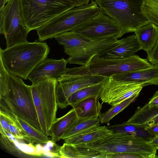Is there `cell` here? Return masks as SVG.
Listing matches in <instances>:
<instances>
[{
	"mask_svg": "<svg viewBox=\"0 0 158 158\" xmlns=\"http://www.w3.org/2000/svg\"><path fill=\"white\" fill-rule=\"evenodd\" d=\"M0 102L13 114L41 131L31 85L8 72L0 60Z\"/></svg>",
	"mask_w": 158,
	"mask_h": 158,
	"instance_id": "cell-1",
	"label": "cell"
},
{
	"mask_svg": "<svg viewBox=\"0 0 158 158\" xmlns=\"http://www.w3.org/2000/svg\"><path fill=\"white\" fill-rule=\"evenodd\" d=\"M46 42L20 43L5 49L0 48V60L6 71L26 80L34 69L49 53Z\"/></svg>",
	"mask_w": 158,
	"mask_h": 158,
	"instance_id": "cell-2",
	"label": "cell"
},
{
	"mask_svg": "<svg viewBox=\"0 0 158 158\" xmlns=\"http://www.w3.org/2000/svg\"><path fill=\"white\" fill-rule=\"evenodd\" d=\"M54 38L63 46L65 53L69 55L66 59L68 63L81 66L87 65L93 57L100 56L119 40L114 36L97 40H89L73 31L60 34Z\"/></svg>",
	"mask_w": 158,
	"mask_h": 158,
	"instance_id": "cell-3",
	"label": "cell"
},
{
	"mask_svg": "<svg viewBox=\"0 0 158 158\" xmlns=\"http://www.w3.org/2000/svg\"><path fill=\"white\" fill-rule=\"evenodd\" d=\"M100 9L116 21L123 34L135 32L139 27L152 23L143 13L144 0H95Z\"/></svg>",
	"mask_w": 158,
	"mask_h": 158,
	"instance_id": "cell-4",
	"label": "cell"
},
{
	"mask_svg": "<svg viewBox=\"0 0 158 158\" xmlns=\"http://www.w3.org/2000/svg\"><path fill=\"white\" fill-rule=\"evenodd\" d=\"M107 154L128 153L142 158H155L157 150L143 137L135 135L113 132L93 143L82 144Z\"/></svg>",
	"mask_w": 158,
	"mask_h": 158,
	"instance_id": "cell-5",
	"label": "cell"
},
{
	"mask_svg": "<svg viewBox=\"0 0 158 158\" xmlns=\"http://www.w3.org/2000/svg\"><path fill=\"white\" fill-rule=\"evenodd\" d=\"M100 10L95 1L69 9L37 30L38 40L52 39L62 33L72 31L96 15Z\"/></svg>",
	"mask_w": 158,
	"mask_h": 158,
	"instance_id": "cell-6",
	"label": "cell"
},
{
	"mask_svg": "<svg viewBox=\"0 0 158 158\" xmlns=\"http://www.w3.org/2000/svg\"><path fill=\"white\" fill-rule=\"evenodd\" d=\"M24 23L29 31L37 30L75 7L68 0H20Z\"/></svg>",
	"mask_w": 158,
	"mask_h": 158,
	"instance_id": "cell-7",
	"label": "cell"
},
{
	"mask_svg": "<svg viewBox=\"0 0 158 158\" xmlns=\"http://www.w3.org/2000/svg\"><path fill=\"white\" fill-rule=\"evenodd\" d=\"M56 80L44 79L31 85L33 99L41 130L49 136L52 125L56 119L58 106L56 94Z\"/></svg>",
	"mask_w": 158,
	"mask_h": 158,
	"instance_id": "cell-8",
	"label": "cell"
},
{
	"mask_svg": "<svg viewBox=\"0 0 158 158\" xmlns=\"http://www.w3.org/2000/svg\"><path fill=\"white\" fill-rule=\"evenodd\" d=\"M153 64L147 59L135 54L118 59H106L94 56L87 65L81 66L83 71L89 74L110 78L146 69Z\"/></svg>",
	"mask_w": 158,
	"mask_h": 158,
	"instance_id": "cell-9",
	"label": "cell"
},
{
	"mask_svg": "<svg viewBox=\"0 0 158 158\" xmlns=\"http://www.w3.org/2000/svg\"><path fill=\"white\" fill-rule=\"evenodd\" d=\"M109 78L85 72L81 66L67 68L56 80V94L58 106L61 109L66 108L69 106V98L74 93L85 87L104 82Z\"/></svg>",
	"mask_w": 158,
	"mask_h": 158,
	"instance_id": "cell-10",
	"label": "cell"
},
{
	"mask_svg": "<svg viewBox=\"0 0 158 158\" xmlns=\"http://www.w3.org/2000/svg\"><path fill=\"white\" fill-rule=\"evenodd\" d=\"M30 32L22 17L20 0H10L0 10V33L4 35L7 48L27 41Z\"/></svg>",
	"mask_w": 158,
	"mask_h": 158,
	"instance_id": "cell-11",
	"label": "cell"
},
{
	"mask_svg": "<svg viewBox=\"0 0 158 158\" xmlns=\"http://www.w3.org/2000/svg\"><path fill=\"white\" fill-rule=\"evenodd\" d=\"M72 31L91 40H99L111 36L118 39L123 35L117 22L100 9L96 15Z\"/></svg>",
	"mask_w": 158,
	"mask_h": 158,
	"instance_id": "cell-12",
	"label": "cell"
},
{
	"mask_svg": "<svg viewBox=\"0 0 158 158\" xmlns=\"http://www.w3.org/2000/svg\"><path fill=\"white\" fill-rule=\"evenodd\" d=\"M143 87L139 84L116 80L110 77L103 84L100 98L103 102L114 106L139 94Z\"/></svg>",
	"mask_w": 158,
	"mask_h": 158,
	"instance_id": "cell-13",
	"label": "cell"
},
{
	"mask_svg": "<svg viewBox=\"0 0 158 158\" xmlns=\"http://www.w3.org/2000/svg\"><path fill=\"white\" fill-rule=\"evenodd\" d=\"M0 145L10 154L19 158L40 156L42 152L34 144L16 138L0 127Z\"/></svg>",
	"mask_w": 158,
	"mask_h": 158,
	"instance_id": "cell-14",
	"label": "cell"
},
{
	"mask_svg": "<svg viewBox=\"0 0 158 158\" xmlns=\"http://www.w3.org/2000/svg\"><path fill=\"white\" fill-rule=\"evenodd\" d=\"M68 63L63 58L57 60L47 57L34 68L28 79L32 84L46 78L57 80L65 72Z\"/></svg>",
	"mask_w": 158,
	"mask_h": 158,
	"instance_id": "cell-15",
	"label": "cell"
},
{
	"mask_svg": "<svg viewBox=\"0 0 158 158\" xmlns=\"http://www.w3.org/2000/svg\"><path fill=\"white\" fill-rule=\"evenodd\" d=\"M141 49L135 35L119 40L114 46L103 52L99 57L106 59H118L134 55Z\"/></svg>",
	"mask_w": 158,
	"mask_h": 158,
	"instance_id": "cell-16",
	"label": "cell"
},
{
	"mask_svg": "<svg viewBox=\"0 0 158 158\" xmlns=\"http://www.w3.org/2000/svg\"><path fill=\"white\" fill-rule=\"evenodd\" d=\"M114 79L142 85H158V64L138 71L117 75L111 77Z\"/></svg>",
	"mask_w": 158,
	"mask_h": 158,
	"instance_id": "cell-17",
	"label": "cell"
},
{
	"mask_svg": "<svg viewBox=\"0 0 158 158\" xmlns=\"http://www.w3.org/2000/svg\"><path fill=\"white\" fill-rule=\"evenodd\" d=\"M58 152L60 158H107L106 154L82 144H73L64 142L60 146Z\"/></svg>",
	"mask_w": 158,
	"mask_h": 158,
	"instance_id": "cell-18",
	"label": "cell"
},
{
	"mask_svg": "<svg viewBox=\"0 0 158 158\" xmlns=\"http://www.w3.org/2000/svg\"><path fill=\"white\" fill-rule=\"evenodd\" d=\"M126 124L143 129L158 124V106L149 108L147 104L139 107Z\"/></svg>",
	"mask_w": 158,
	"mask_h": 158,
	"instance_id": "cell-19",
	"label": "cell"
},
{
	"mask_svg": "<svg viewBox=\"0 0 158 158\" xmlns=\"http://www.w3.org/2000/svg\"><path fill=\"white\" fill-rule=\"evenodd\" d=\"M112 132L107 127L100 126L99 124L63 140L65 143L70 144L89 143L100 139Z\"/></svg>",
	"mask_w": 158,
	"mask_h": 158,
	"instance_id": "cell-20",
	"label": "cell"
},
{
	"mask_svg": "<svg viewBox=\"0 0 158 158\" xmlns=\"http://www.w3.org/2000/svg\"><path fill=\"white\" fill-rule=\"evenodd\" d=\"M134 32L141 49L148 54L156 44L158 39V26L151 23L139 27Z\"/></svg>",
	"mask_w": 158,
	"mask_h": 158,
	"instance_id": "cell-21",
	"label": "cell"
},
{
	"mask_svg": "<svg viewBox=\"0 0 158 158\" xmlns=\"http://www.w3.org/2000/svg\"><path fill=\"white\" fill-rule=\"evenodd\" d=\"M100 95L86 98L71 105L78 118H96L101 113L102 104L99 101Z\"/></svg>",
	"mask_w": 158,
	"mask_h": 158,
	"instance_id": "cell-22",
	"label": "cell"
},
{
	"mask_svg": "<svg viewBox=\"0 0 158 158\" xmlns=\"http://www.w3.org/2000/svg\"><path fill=\"white\" fill-rule=\"evenodd\" d=\"M78 118L76 112L73 108L63 116L56 119L49 132L52 141L56 142L62 139L66 131Z\"/></svg>",
	"mask_w": 158,
	"mask_h": 158,
	"instance_id": "cell-23",
	"label": "cell"
},
{
	"mask_svg": "<svg viewBox=\"0 0 158 158\" xmlns=\"http://www.w3.org/2000/svg\"><path fill=\"white\" fill-rule=\"evenodd\" d=\"M15 116L17 123L27 137L35 142L40 143L47 144L49 141L48 136L42 131L19 117L15 115Z\"/></svg>",
	"mask_w": 158,
	"mask_h": 158,
	"instance_id": "cell-24",
	"label": "cell"
},
{
	"mask_svg": "<svg viewBox=\"0 0 158 158\" xmlns=\"http://www.w3.org/2000/svg\"><path fill=\"white\" fill-rule=\"evenodd\" d=\"M99 118H78L66 131L62 139L76 135L88 129L99 124Z\"/></svg>",
	"mask_w": 158,
	"mask_h": 158,
	"instance_id": "cell-25",
	"label": "cell"
},
{
	"mask_svg": "<svg viewBox=\"0 0 158 158\" xmlns=\"http://www.w3.org/2000/svg\"><path fill=\"white\" fill-rule=\"evenodd\" d=\"M105 81L85 87L76 91L69 98L68 100L69 106H71L89 97L100 96L103 84Z\"/></svg>",
	"mask_w": 158,
	"mask_h": 158,
	"instance_id": "cell-26",
	"label": "cell"
},
{
	"mask_svg": "<svg viewBox=\"0 0 158 158\" xmlns=\"http://www.w3.org/2000/svg\"><path fill=\"white\" fill-rule=\"evenodd\" d=\"M139 94L130 97L120 103L112 106L105 112L100 114L99 118L100 122L102 124L108 123L115 116L122 111L130 104L133 102L138 97Z\"/></svg>",
	"mask_w": 158,
	"mask_h": 158,
	"instance_id": "cell-27",
	"label": "cell"
},
{
	"mask_svg": "<svg viewBox=\"0 0 158 158\" xmlns=\"http://www.w3.org/2000/svg\"><path fill=\"white\" fill-rule=\"evenodd\" d=\"M142 9L151 22L158 26V0H144Z\"/></svg>",
	"mask_w": 158,
	"mask_h": 158,
	"instance_id": "cell-28",
	"label": "cell"
},
{
	"mask_svg": "<svg viewBox=\"0 0 158 158\" xmlns=\"http://www.w3.org/2000/svg\"><path fill=\"white\" fill-rule=\"evenodd\" d=\"M10 133L15 137L23 139L30 143H33L35 142L33 140L27 137L17 123L14 115V118L9 125Z\"/></svg>",
	"mask_w": 158,
	"mask_h": 158,
	"instance_id": "cell-29",
	"label": "cell"
},
{
	"mask_svg": "<svg viewBox=\"0 0 158 158\" xmlns=\"http://www.w3.org/2000/svg\"><path fill=\"white\" fill-rule=\"evenodd\" d=\"M147 58L148 61L152 64H158V39L155 47L148 54Z\"/></svg>",
	"mask_w": 158,
	"mask_h": 158,
	"instance_id": "cell-30",
	"label": "cell"
},
{
	"mask_svg": "<svg viewBox=\"0 0 158 158\" xmlns=\"http://www.w3.org/2000/svg\"><path fill=\"white\" fill-rule=\"evenodd\" d=\"M141 158L140 156L133 154L128 153H115L107 154V158Z\"/></svg>",
	"mask_w": 158,
	"mask_h": 158,
	"instance_id": "cell-31",
	"label": "cell"
},
{
	"mask_svg": "<svg viewBox=\"0 0 158 158\" xmlns=\"http://www.w3.org/2000/svg\"><path fill=\"white\" fill-rule=\"evenodd\" d=\"M144 130L152 137L158 135V124L146 127Z\"/></svg>",
	"mask_w": 158,
	"mask_h": 158,
	"instance_id": "cell-32",
	"label": "cell"
},
{
	"mask_svg": "<svg viewBox=\"0 0 158 158\" xmlns=\"http://www.w3.org/2000/svg\"><path fill=\"white\" fill-rule=\"evenodd\" d=\"M149 108L158 106V91H156L147 103Z\"/></svg>",
	"mask_w": 158,
	"mask_h": 158,
	"instance_id": "cell-33",
	"label": "cell"
},
{
	"mask_svg": "<svg viewBox=\"0 0 158 158\" xmlns=\"http://www.w3.org/2000/svg\"><path fill=\"white\" fill-rule=\"evenodd\" d=\"M75 6L77 7L89 4L90 0H68Z\"/></svg>",
	"mask_w": 158,
	"mask_h": 158,
	"instance_id": "cell-34",
	"label": "cell"
},
{
	"mask_svg": "<svg viewBox=\"0 0 158 158\" xmlns=\"http://www.w3.org/2000/svg\"><path fill=\"white\" fill-rule=\"evenodd\" d=\"M148 141L157 150L158 149V135L150 138Z\"/></svg>",
	"mask_w": 158,
	"mask_h": 158,
	"instance_id": "cell-35",
	"label": "cell"
},
{
	"mask_svg": "<svg viewBox=\"0 0 158 158\" xmlns=\"http://www.w3.org/2000/svg\"><path fill=\"white\" fill-rule=\"evenodd\" d=\"M7 0H0V10L2 9L7 2Z\"/></svg>",
	"mask_w": 158,
	"mask_h": 158,
	"instance_id": "cell-36",
	"label": "cell"
},
{
	"mask_svg": "<svg viewBox=\"0 0 158 158\" xmlns=\"http://www.w3.org/2000/svg\"><path fill=\"white\" fill-rule=\"evenodd\" d=\"M158 158V155H156L155 158Z\"/></svg>",
	"mask_w": 158,
	"mask_h": 158,
	"instance_id": "cell-37",
	"label": "cell"
},
{
	"mask_svg": "<svg viewBox=\"0 0 158 158\" xmlns=\"http://www.w3.org/2000/svg\"><path fill=\"white\" fill-rule=\"evenodd\" d=\"M10 0H7V1H6L7 2H8Z\"/></svg>",
	"mask_w": 158,
	"mask_h": 158,
	"instance_id": "cell-38",
	"label": "cell"
}]
</instances>
